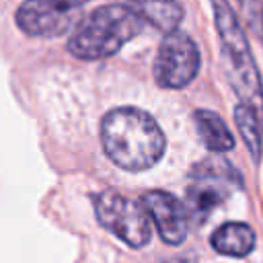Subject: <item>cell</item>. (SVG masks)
Masks as SVG:
<instances>
[{
	"label": "cell",
	"instance_id": "6da1fadb",
	"mask_svg": "<svg viewBox=\"0 0 263 263\" xmlns=\"http://www.w3.org/2000/svg\"><path fill=\"white\" fill-rule=\"evenodd\" d=\"M101 144L113 164L138 173L164 156L166 138L150 113L138 107H115L101 119Z\"/></svg>",
	"mask_w": 263,
	"mask_h": 263
},
{
	"label": "cell",
	"instance_id": "7a4b0ae2",
	"mask_svg": "<svg viewBox=\"0 0 263 263\" xmlns=\"http://www.w3.org/2000/svg\"><path fill=\"white\" fill-rule=\"evenodd\" d=\"M212 6L226 78L234 95L238 97V103L255 111L257 117L263 121V80L249 47L245 29L236 12L230 8L228 0H212Z\"/></svg>",
	"mask_w": 263,
	"mask_h": 263
},
{
	"label": "cell",
	"instance_id": "3957f363",
	"mask_svg": "<svg viewBox=\"0 0 263 263\" xmlns=\"http://www.w3.org/2000/svg\"><path fill=\"white\" fill-rule=\"evenodd\" d=\"M144 25V18L129 6L105 4L76 23L68 39V51L78 60H105L138 37Z\"/></svg>",
	"mask_w": 263,
	"mask_h": 263
},
{
	"label": "cell",
	"instance_id": "277c9868",
	"mask_svg": "<svg viewBox=\"0 0 263 263\" xmlns=\"http://www.w3.org/2000/svg\"><path fill=\"white\" fill-rule=\"evenodd\" d=\"M97 222L132 249H142L152 238V224L142 201L129 199L113 189L92 197Z\"/></svg>",
	"mask_w": 263,
	"mask_h": 263
},
{
	"label": "cell",
	"instance_id": "5b68a950",
	"mask_svg": "<svg viewBox=\"0 0 263 263\" xmlns=\"http://www.w3.org/2000/svg\"><path fill=\"white\" fill-rule=\"evenodd\" d=\"M199 49L195 41L183 31H171L158 45L152 74L160 88H185L199 72Z\"/></svg>",
	"mask_w": 263,
	"mask_h": 263
},
{
	"label": "cell",
	"instance_id": "8992f818",
	"mask_svg": "<svg viewBox=\"0 0 263 263\" xmlns=\"http://www.w3.org/2000/svg\"><path fill=\"white\" fill-rule=\"evenodd\" d=\"M16 25L31 37H60L80 21V8L58 0H25L16 8Z\"/></svg>",
	"mask_w": 263,
	"mask_h": 263
},
{
	"label": "cell",
	"instance_id": "52a82bcc",
	"mask_svg": "<svg viewBox=\"0 0 263 263\" xmlns=\"http://www.w3.org/2000/svg\"><path fill=\"white\" fill-rule=\"evenodd\" d=\"M142 205L146 208L150 220L154 222L160 238L168 245H181L189 232V214L185 205L168 191L152 189L142 195Z\"/></svg>",
	"mask_w": 263,
	"mask_h": 263
},
{
	"label": "cell",
	"instance_id": "ba28073f",
	"mask_svg": "<svg viewBox=\"0 0 263 263\" xmlns=\"http://www.w3.org/2000/svg\"><path fill=\"white\" fill-rule=\"evenodd\" d=\"M125 6L162 33L177 31L183 18V8L177 0H125Z\"/></svg>",
	"mask_w": 263,
	"mask_h": 263
},
{
	"label": "cell",
	"instance_id": "9c48e42d",
	"mask_svg": "<svg viewBox=\"0 0 263 263\" xmlns=\"http://www.w3.org/2000/svg\"><path fill=\"white\" fill-rule=\"evenodd\" d=\"M210 245L220 255L247 257L255 247V232L245 222H226L210 236Z\"/></svg>",
	"mask_w": 263,
	"mask_h": 263
},
{
	"label": "cell",
	"instance_id": "30bf717a",
	"mask_svg": "<svg viewBox=\"0 0 263 263\" xmlns=\"http://www.w3.org/2000/svg\"><path fill=\"white\" fill-rule=\"evenodd\" d=\"M193 123L195 129L199 134V140L203 142V146L212 152H228L234 148V136L228 129L226 121L210 111V109H197L193 111Z\"/></svg>",
	"mask_w": 263,
	"mask_h": 263
},
{
	"label": "cell",
	"instance_id": "8fae6325",
	"mask_svg": "<svg viewBox=\"0 0 263 263\" xmlns=\"http://www.w3.org/2000/svg\"><path fill=\"white\" fill-rule=\"evenodd\" d=\"M191 179L193 183L187 189V201L195 218L199 216L203 220L216 205H220L226 199L224 185H228V181L214 179V177H191Z\"/></svg>",
	"mask_w": 263,
	"mask_h": 263
},
{
	"label": "cell",
	"instance_id": "7c38bea8",
	"mask_svg": "<svg viewBox=\"0 0 263 263\" xmlns=\"http://www.w3.org/2000/svg\"><path fill=\"white\" fill-rule=\"evenodd\" d=\"M234 123L251 152L253 162L261 160V152H263V121L257 117L255 111H251L245 105H236L234 107Z\"/></svg>",
	"mask_w": 263,
	"mask_h": 263
},
{
	"label": "cell",
	"instance_id": "4fadbf2b",
	"mask_svg": "<svg viewBox=\"0 0 263 263\" xmlns=\"http://www.w3.org/2000/svg\"><path fill=\"white\" fill-rule=\"evenodd\" d=\"M191 177H214V179L234 183L238 187L242 185L240 173L230 162H226L224 158H205V160H201L199 164H195L191 168Z\"/></svg>",
	"mask_w": 263,
	"mask_h": 263
},
{
	"label": "cell",
	"instance_id": "5bb4252c",
	"mask_svg": "<svg viewBox=\"0 0 263 263\" xmlns=\"http://www.w3.org/2000/svg\"><path fill=\"white\" fill-rule=\"evenodd\" d=\"M164 263H197L191 255H177V257H171V259H166Z\"/></svg>",
	"mask_w": 263,
	"mask_h": 263
},
{
	"label": "cell",
	"instance_id": "9a60e30c",
	"mask_svg": "<svg viewBox=\"0 0 263 263\" xmlns=\"http://www.w3.org/2000/svg\"><path fill=\"white\" fill-rule=\"evenodd\" d=\"M58 2H64V4L74 6V8H82V4H86L88 0H58Z\"/></svg>",
	"mask_w": 263,
	"mask_h": 263
},
{
	"label": "cell",
	"instance_id": "2e32d148",
	"mask_svg": "<svg viewBox=\"0 0 263 263\" xmlns=\"http://www.w3.org/2000/svg\"><path fill=\"white\" fill-rule=\"evenodd\" d=\"M261 12H263V8H261Z\"/></svg>",
	"mask_w": 263,
	"mask_h": 263
}]
</instances>
